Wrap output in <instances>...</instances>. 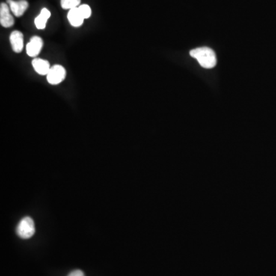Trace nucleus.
<instances>
[{
	"label": "nucleus",
	"instance_id": "nucleus-13",
	"mask_svg": "<svg viewBox=\"0 0 276 276\" xmlns=\"http://www.w3.org/2000/svg\"><path fill=\"white\" fill-rule=\"evenodd\" d=\"M68 276H84V272L81 270H74Z\"/></svg>",
	"mask_w": 276,
	"mask_h": 276
},
{
	"label": "nucleus",
	"instance_id": "nucleus-12",
	"mask_svg": "<svg viewBox=\"0 0 276 276\" xmlns=\"http://www.w3.org/2000/svg\"><path fill=\"white\" fill-rule=\"evenodd\" d=\"M78 10H79V12L84 19L90 18V15H91V10H90V7L88 5L83 4V5L79 6Z\"/></svg>",
	"mask_w": 276,
	"mask_h": 276
},
{
	"label": "nucleus",
	"instance_id": "nucleus-6",
	"mask_svg": "<svg viewBox=\"0 0 276 276\" xmlns=\"http://www.w3.org/2000/svg\"><path fill=\"white\" fill-rule=\"evenodd\" d=\"M10 10L16 17H20L26 11L28 8V4L25 0H19V1H13V0H7Z\"/></svg>",
	"mask_w": 276,
	"mask_h": 276
},
{
	"label": "nucleus",
	"instance_id": "nucleus-2",
	"mask_svg": "<svg viewBox=\"0 0 276 276\" xmlns=\"http://www.w3.org/2000/svg\"><path fill=\"white\" fill-rule=\"evenodd\" d=\"M35 231H36V229H35L34 221L33 219L28 217L22 219L16 228L18 236L22 239H29L34 235Z\"/></svg>",
	"mask_w": 276,
	"mask_h": 276
},
{
	"label": "nucleus",
	"instance_id": "nucleus-10",
	"mask_svg": "<svg viewBox=\"0 0 276 276\" xmlns=\"http://www.w3.org/2000/svg\"><path fill=\"white\" fill-rule=\"evenodd\" d=\"M51 13L46 8L42 9L40 14L35 19V25L38 29H44L46 26L48 19L50 18Z\"/></svg>",
	"mask_w": 276,
	"mask_h": 276
},
{
	"label": "nucleus",
	"instance_id": "nucleus-1",
	"mask_svg": "<svg viewBox=\"0 0 276 276\" xmlns=\"http://www.w3.org/2000/svg\"><path fill=\"white\" fill-rule=\"evenodd\" d=\"M193 58L198 61L199 64L205 69H212L217 64V57L213 50L207 47L197 48L190 52Z\"/></svg>",
	"mask_w": 276,
	"mask_h": 276
},
{
	"label": "nucleus",
	"instance_id": "nucleus-8",
	"mask_svg": "<svg viewBox=\"0 0 276 276\" xmlns=\"http://www.w3.org/2000/svg\"><path fill=\"white\" fill-rule=\"evenodd\" d=\"M32 64H33L35 71L39 75H47L49 71H50V64H49L47 60L42 59V58H34Z\"/></svg>",
	"mask_w": 276,
	"mask_h": 276
},
{
	"label": "nucleus",
	"instance_id": "nucleus-3",
	"mask_svg": "<svg viewBox=\"0 0 276 276\" xmlns=\"http://www.w3.org/2000/svg\"><path fill=\"white\" fill-rule=\"evenodd\" d=\"M47 77V81L49 84L56 85L64 81L66 77V70L60 65H55L51 67Z\"/></svg>",
	"mask_w": 276,
	"mask_h": 276
},
{
	"label": "nucleus",
	"instance_id": "nucleus-9",
	"mask_svg": "<svg viewBox=\"0 0 276 276\" xmlns=\"http://www.w3.org/2000/svg\"><path fill=\"white\" fill-rule=\"evenodd\" d=\"M68 19L72 26L79 27L82 25L84 19L81 16L78 7V8L69 10V13H68Z\"/></svg>",
	"mask_w": 276,
	"mask_h": 276
},
{
	"label": "nucleus",
	"instance_id": "nucleus-7",
	"mask_svg": "<svg viewBox=\"0 0 276 276\" xmlns=\"http://www.w3.org/2000/svg\"><path fill=\"white\" fill-rule=\"evenodd\" d=\"M12 49L16 53H20L23 49V34L19 31H14L11 33L10 37Z\"/></svg>",
	"mask_w": 276,
	"mask_h": 276
},
{
	"label": "nucleus",
	"instance_id": "nucleus-11",
	"mask_svg": "<svg viewBox=\"0 0 276 276\" xmlns=\"http://www.w3.org/2000/svg\"><path fill=\"white\" fill-rule=\"evenodd\" d=\"M81 0H61L62 8L64 10H73L79 7Z\"/></svg>",
	"mask_w": 276,
	"mask_h": 276
},
{
	"label": "nucleus",
	"instance_id": "nucleus-5",
	"mask_svg": "<svg viewBox=\"0 0 276 276\" xmlns=\"http://www.w3.org/2000/svg\"><path fill=\"white\" fill-rule=\"evenodd\" d=\"M10 9L7 4H1L0 6V23L5 28H10L14 25V19Z\"/></svg>",
	"mask_w": 276,
	"mask_h": 276
},
{
	"label": "nucleus",
	"instance_id": "nucleus-4",
	"mask_svg": "<svg viewBox=\"0 0 276 276\" xmlns=\"http://www.w3.org/2000/svg\"><path fill=\"white\" fill-rule=\"evenodd\" d=\"M43 40L39 36H33L26 45V53L28 56L36 57L43 47Z\"/></svg>",
	"mask_w": 276,
	"mask_h": 276
}]
</instances>
